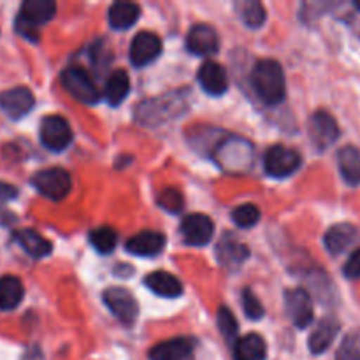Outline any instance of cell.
<instances>
[{"mask_svg": "<svg viewBox=\"0 0 360 360\" xmlns=\"http://www.w3.org/2000/svg\"><path fill=\"white\" fill-rule=\"evenodd\" d=\"M252 86L267 105L280 104L287 94L285 74L276 60H260L252 70Z\"/></svg>", "mask_w": 360, "mask_h": 360, "instance_id": "obj_1", "label": "cell"}, {"mask_svg": "<svg viewBox=\"0 0 360 360\" xmlns=\"http://www.w3.org/2000/svg\"><path fill=\"white\" fill-rule=\"evenodd\" d=\"M56 4L51 0H27L16 18V30L32 42L39 41V28L55 18Z\"/></svg>", "mask_w": 360, "mask_h": 360, "instance_id": "obj_2", "label": "cell"}, {"mask_svg": "<svg viewBox=\"0 0 360 360\" xmlns=\"http://www.w3.org/2000/svg\"><path fill=\"white\" fill-rule=\"evenodd\" d=\"M214 158L225 171H246L253 164V146L246 139H227L220 143Z\"/></svg>", "mask_w": 360, "mask_h": 360, "instance_id": "obj_3", "label": "cell"}, {"mask_svg": "<svg viewBox=\"0 0 360 360\" xmlns=\"http://www.w3.org/2000/svg\"><path fill=\"white\" fill-rule=\"evenodd\" d=\"M62 84L77 102L83 104H97L101 101V91L95 84L94 77L83 67H69L62 72Z\"/></svg>", "mask_w": 360, "mask_h": 360, "instance_id": "obj_4", "label": "cell"}, {"mask_svg": "<svg viewBox=\"0 0 360 360\" xmlns=\"http://www.w3.org/2000/svg\"><path fill=\"white\" fill-rule=\"evenodd\" d=\"M32 185L41 195L49 200H62L69 195L72 188L70 174L60 167L44 169L32 176Z\"/></svg>", "mask_w": 360, "mask_h": 360, "instance_id": "obj_5", "label": "cell"}, {"mask_svg": "<svg viewBox=\"0 0 360 360\" xmlns=\"http://www.w3.org/2000/svg\"><path fill=\"white\" fill-rule=\"evenodd\" d=\"M301 155L295 150H292V148L283 146V144L271 146L266 151V157H264V169H266V172L271 178L276 179L292 176L301 167Z\"/></svg>", "mask_w": 360, "mask_h": 360, "instance_id": "obj_6", "label": "cell"}, {"mask_svg": "<svg viewBox=\"0 0 360 360\" xmlns=\"http://www.w3.org/2000/svg\"><path fill=\"white\" fill-rule=\"evenodd\" d=\"M39 136H41V143L48 150L56 151V153L67 150L69 144L72 143V129H70L69 122L60 115L44 116Z\"/></svg>", "mask_w": 360, "mask_h": 360, "instance_id": "obj_7", "label": "cell"}, {"mask_svg": "<svg viewBox=\"0 0 360 360\" xmlns=\"http://www.w3.org/2000/svg\"><path fill=\"white\" fill-rule=\"evenodd\" d=\"M104 302L109 311L123 323V326H132L139 315V304L134 299L127 288L111 287L104 292Z\"/></svg>", "mask_w": 360, "mask_h": 360, "instance_id": "obj_8", "label": "cell"}, {"mask_svg": "<svg viewBox=\"0 0 360 360\" xmlns=\"http://www.w3.org/2000/svg\"><path fill=\"white\" fill-rule=\"evenodd\" d=\"M185 98L176 95V97H158L153 101H148L137 109V112H141V122L148 123V125H157V123L165 122L169 118V112H172L174 116H178L181 112V104Z\"/></svg>", "mask_w": 360, "mask_h": 360, "instance_id": "obj_9", "label": "cell"}, {"mask_svg": "<svg viewBox=\"0 0 360 360\" xmlns=\"http://www.w3.org/2000/svg\"><path fill=\"white\" fill-rule=\"evenodd\" d=\"M179 231H181L186 245L204 246L213 239L214 224L210 217H206V214L195 213L183 218Z\"/></svg>", "mask_w": 360, "mask_h": 360, "instance_id": "obj_10", "label": "cell"}, {"mask_svg": "<svg viewBox=\"0 0 360 360\" xmlns=\"http://www.w3.org/2000/svg\"><path fill=\"white\" fill-rule=\"evenodd\" d=\"M162 41L153 32H139L130 44V62L136 67H146L158 58Z\"/></svg>", "mask_w": 360, "mask_h": 360, "instance_id": "obj_11", "label": "cell"}, {"mask_svg": "<svg viewBox=\"0 0 360 360\" xmlns=\"http://www.w3.org/2000/svg\"><path fill=\"white\" fill-rule=\"evenodd\" d=\"M285 306L287 313L295 327L306 329L313 322V302L311 295L304 288H294L285 295Z\"/></svg>", "mask_w": 360, "mask_h": 360, "instance_id": "obj_12", "label": "cell"}, {"mask_svg": "<svg viewBox=\"0 0 360 360\" xmlns=\"http://www.w3.org/2000/svg\"><path fill=\"white\" fill-rule=\"evenodd\" d=\"M34 105V94L25 86L9 88V90L0 94V109L13 120H20L27 116Z\"/></svg>", "mask_w": 360, "mask_h": 360, "instance_id": "obj_13", "label": "cell"}, {"mask_svg": "<svg viewBox=\"0 0 360 360\" xmlns=\"http://www.w3.org/2000/svg\"><path fill=\"white\" fill-rule=\"evenodd\" d=\"M309 137L319 150H327L340 137L338 123L329 112L319 111L309 120Z\"/></svg>", "mask_w": 360, "mask_h": 360, "instance_id": "obj_14", "label": "cell"}, {"mask_svg": "<svg viewBox=\"0 0 360 360\" xmlns=\"http://www.w3.org/2000/svg\"><path fill=\"white\" fill-rule=\"evenodd\" d=\"M218 34L210 25H193L186 35V49L193 55L210 56L218 51Z\"/></svg>", "mask_w": 360, "mask_h": 360, "instance_id": "obj_15", "label": "cell"}, {"mask_svg": "<svg viewBox=\"0 0 360 360\" xmlns=\"http://www.w3.org/2000/svg\"><path fill=\"white\" fill-rule=\"evenodd\" d=\"M199 83L202 86V90L206 94L214 95V97H220L227 91L229 88V77L227 70L220 65V63L213 62H204L199 69Z\"/></svg>", "mask_w": 360, "mask_h": 360, "instance_id": "obj_16", "label": "cell"}, {"mask_svg": "<svg viewBox=\"0 0 360 360\" xmlns=\"http://www.w3.org/2000/svg\"><path fill=\"white\" fill-rule=\"evenodd\" d=\"M165 246V236L155 231H144L127 241V252L137 257H157Z\"/></svg>", "mask_w": 360, "mask_h": 360, "instance_id": "obj_17", "label": "cell"}, {"mask_svg": "<svg viewBox=\"0 0 360 360\" xmlns=\"http://www.w3.org/2000/svg\"><path fill=\"white\" fill-rule=\"evenodd\" d=\"M193 352V340L172 338L155 345L150 350V360H188Z\"/></svg>", "mask_w": 360, "mask_h": 360, "instance_id": "obj_18", "label": "cell"}, {"mask_svg": "<svg viewBox=\"0 0 360 360\" xmlns=\"http://www.w3.org/2000/svg\"><path fill=\"white\" fill-rule=\"evenodd\" d=\"M359 239V231L350 224H338L327 231L323 243L330 255H341Z\"/></svg>", "mask_w": 360, "mask_h": 360, "instance_id": "obj_19", "label": "cell"}, {"mask_svg": "<svg viewBox=\"0 0 360 360\" xmlns=\"http://www.w3.org/2000/svg\"><path fill=\"white\" fill-rule=\"evenodd\" d=\"M144 283L151 292H155L160 297L174 299L183 294V283L174 274L167 273V271H155V273L148 274Z\"/></svg>", "mask_w": 360, "mask_h": 360, "instance_id": "obj_20", "label": "cell"}, {"mask_svg": "<svg viewBox=\"0 0 360 360\" xmlns=\"http://www.w3.org/2000/svg\"><path fill=\"white\" fill-rule=\"evenodd\" d=\"M13 239L34 259H42L51 253L53 245L46 238H42L34 229H20L13 234Z\"/></svg>", "mask_w": 360, "mask_h": 360, "instance_id": "obj_21", "label": "cell"}, {"mask_svg": "<svg viewBox=\"0 0 360 360\" xmlns=\"http://www.w3.org/2000/svg\"><path fill=\"white\" fill-rule=\"evenodd\" d=\"M23 295L25 288L20 278L11 274L0 278V311H13L21 304Z\"/></svg>", "mask_w": 360, "mask_h": 360, "instance_id": "obj_22", "label": "cell"}, {"mask_svg": "<svg viewBox=\"0 0 360 360\" xmlns=\"http://www.w3.org/2000/svg\"><path fill=\"white\" fill-rule=\"evenodd\" d=\"M218 262L227 269H238L243 262L250 257L248 248L234 239H224L217 248Z\"/></svg>", "mask_w": 360, "mask_h": 360, "instance_id": "obj_23", "label": "cell"}, {"mask_svg": "<svg viewBox=\"0 0 360 360\" xmlns=\"http://www.w3.org/2000/svg\"><path fill=\"white\" fill-rule=\"evenodd\" d=\"M141 16V9L137 4L132 2H115L109 7V25L115 30H127L132 27Z\"/></svg>", "mask_w": 360, "mask_h": 360, "instance_id": "obj_24", "label": "cell"}, {"mask_svg": "<svg viewBox=\"0 0 360 360\" xmlns=\"http://www.w3.org/2000/svg\"><path fill=\"white\" fill-rule=\"evenodd\" d=\"M340 172L348 185L360 183V151L355 146H345L338 151Z\"/></svg>", "mask_w": 360, "mask_h": 360, "instance_id": "obj_25", "label": "cell"}, {"mask_svg": "<svg viewBox=\"0 0 360 360\" xmlns=\"http://www.w3.org/2000/svg\"><path fill=\"white\" fill-rule=\"evenodd\" d=\"M236 360H266V343L259 334H246L236 341Z\"/></svg>", "mask_w": 360, "mask_h": 360, "instance_id": "obj_26", "label": "cell"}, {"mask_svg": "<svg viewBox=\"0 0 360 360\" xmlns=\"http://www.w3.org/2000/svg\"><path fill=\"white\" fill-rule=\"evenodd\" d=\"M340 333V323L333 319H326L319 323L315 333L309 338V350L315 355L323 354L333 345L334 338Z\"/></svg>", "mask_w": 360, "mask_h": 360, "instance_id": "obj_27", "label": "cell"}, {"mask_svg": "<svg viewBox=\"0 0 360 360\" xmlns=\"http://www.w3.org/2000/svg\"><path fill=\"white\" fill-rule=\"evenodd\" d=\"M130 91V77L123 69H116L105 83V98L111 105H120Z\"/></svg>", "mask_w": 360, "mask_h": 360, "instance_id": "obj_28", "label": "cell"}, {"mask_svg": "<svg viewBox=\"0 0 360 360\" xmlns=\"http://www.w3.org/2000/svg\"><path fill=\"white\" fill-rule=\"evenodd\" d=\"M236 11H238L243 23L250 28H260L267 18L266 9L257 0H243V2H238L236 4Z\"/></svg>", "mask_w": 360, "mask_h": 360, "instance_id": "obj_29", "label": "cell"}, {"mask_svg": "<svg viewBox=\"0 0 360 360\" xmlns=\"http://www.w3.org/2000/svg\"><path fill=\"white\" fill-rule=\"evenodd\" d=\"M90 243L98 253L108 255V253H111L116 248L118 234H116V231L112 227H98L90 232Z\"/></svg>", "mask_w": 360, "mask_h": 360, "instance_id": "obj_30", "label": "cell"}, {"mask_svg": "<svg viewBox=\"0 0 360 360\" xmlns=\"http://www.w3.org/2000/svg\"><path fill=\"white\" fill-rule=\"evenodd\" d=\"M232 220H234L238 227L250 229L257 225V221L260 220V210L255 204H241V206H238L232 211Z\"/></svg>", "mask_w": 360, "mask_h": 360, "instance_id": "obj_31", "label": "cell"}, {"mask_svg": "<svg viewBox=\"0 0 360 360\" xmlns=\"http://www.w3.org/2000/svg\"><path fill=\"white\" fill-rule=\"evenodd\" d=\"M217 322H218V329H220L221 336H224L225 340L234 341L236 338H238L239 326L238 322H236V316L232 315V311L227 308V306H221V308L218 309Z\"/></svg>", "mask_w": 360, "mask_h": 360, "instance_id": "obj_32", "label": "cell"}, {"mask_svg": "<svg viewBox=\"0 0 360 360\" xmlns=\"http://www.w3.org/2000/svg\"><path fill=\"white\" fill-rule=\"evenodd\" d=\"M336 360H360V333L347 334L341 347L338 348Z\"/></svg>", "mask_w": 360, "mask_h": 360, "instance_id": "obj_33", "label": "cell"}, {"mask_svg": "<svg viewBox=\"0 0 360 360\" xmlns=\"http://www.w3.org/2000/svg\"><path fill=\"white\" fill-rule=\"evenodd\" d=\"M158 206L164 207L169 213H178L183 207V197L178 190L167 188L158 195Z\"/></svg>", "mask_w": 360, "mask_h": 360, "instance_id": "obj_34", "label": "cell"}, {"mask_svg": "<svg viewBox=\"0 0 360 360\" xmlns=\"http://www.w3.org/2000/svg\"><path fill=\"white\" fill-rule=\"evenodd\" d=\"M243 308H245V313L248 319L259 320L264 316L262 304H260V301L257 299V295L253 294L252 290H248V288L243 292Z\"/></svg>", "mask_w": 360, "mask_h": 360, "instance_id": "obj_35", "label": "cell"}, {"mask_svg": "<svg viewBox=\"0 0 360 360\" xmlns=\"http://www.w3.org/2000/svg\"><path fill=\"white\" fill-rule=\"evenodd\" d=\"M343 273L348 280H359L360 278V250H355V252L352 253L350 259H348L347 264H345Z\"/></svg>", "mask_w": 360, "mask_h": 360, "instance_id": "obj_36", "label": "cell"}, {"mask_svg": "<svg viewBox=\"0 0 360 360\" xmlns=\"http://www.w3.org/2000/svg\"><path fill=\"white\" fill-rule=\"evenodd\" d=\"M16 195H18L16 186L9 185V183L0 181V207H4L7 202H11L13 199H16Z\"/></svg>", "mask_w": 360, "mask_h": 360, "instance_id": "obj_37", "label": "cell"}, {"mask_svg": "<svg viewBox=\"0 0 360 360\" xmlns=\"http://www.w3.org/2000/svg\"><path fill=\"white\" fill-rule=\"evenodd\" d=\"M355 7H357V9L360 11V2H355Z\"/></svg>", "mask_w": 360, "mask_h": 360, "instance_id": "obj_38", "label": "cell"}]
</instances>
